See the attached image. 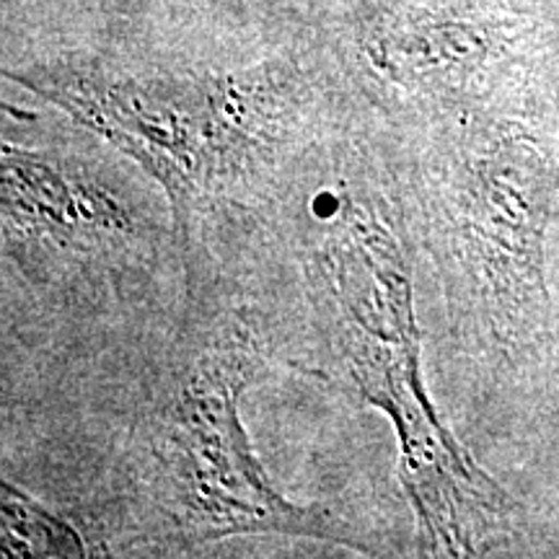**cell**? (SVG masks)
<instances>
[{
  "instance_id": "6da1fadb",
  "label": "cell",
  "mask_w": 559,
  "mask_h": 559,
  "mask_svg": "<svg viewBox=\"0 0 559 559\" xmlns=\"http://www.w3.org/2000/svg\"><path fill=\"white\" fill-rule=\"evenodd\" d=\"M257 368L249 334L230 330L160 381L135 432L140 542L190 549L288 534L360 547L330 515L280 495L251 453L239 402Z\"/></svg>"
},
{
  "instance_id": "7a4b0ae2",
  "label": "cell",
  "mask_w": 559,
  "mask_h": 559,
  "mask_svg": "<svg viewBox=\"0 0 559 559\" xmlns=\"http://www.w3.org/2000/svg\"><path fill=\"white\" fill-rule=\"evenodd\" d=\"M342 347L362 396L386 412L402 449V481L430 549L472 547V502L487 479L438 423L423 381L412 285L400 241L379 215L342 207L324 243Z\"/></svg>"
},
{
  "instance_id": "3957f363",
  "label": "cell",
  "mask_w": 559,
  "mask_h": 559,
  "mask_svg": "<svg viewBox=\"0 0 559 559\" xmlns=\"http://www.w3.org/2000/svg\"><path fill=\"white\" fill-rule=\"evenodd\" d=\"M432 226L498 332H519L547 300L544 228L551 171L523 140L456 151L430 181Z\"/></svg>"
},
{
  "instance_id": "277c9868",
  "label": "cell",
  "mask_w": 559,
  "mask_h": 559,
  "mask_svg": "<svg viewBox=\"0 0 559 559\" xmlns=\"http://www.w3.org/2000/svg\"><path fill=\"white\" fill-rule=\"evenodd\" d=\"M62 104L164 187L185 234L210 202L272 156L267 124L241 107L164 104L135 91L70 94Z\"/></svg>"
},
{
  "instance_id": "5b68a950",
  "label": "cell",
  "mask_w": 559,
  "mask_h": 559,
  "mask_svg": "<svg viewBox=\"0 0 559 559\" xmlns=\"http://www.w3.org/2000/svg\"><path fill=\"white\" fill-rule=\"evenodd\" d=\"M135 215L86 171L45 151L3 145L5 236L73 254L122 247Z\"/></svg>"
},
{
  "instance_id": "8992f818",
  "label": "cell",
  "mask_w": 559,
  "mask_h": 559,
  "mask_svg": "<svg viewBox=\"0 0 559 559\" xmlns=\"http://www.w3.org/2000/svg\"><path fill=\"white\" fill-rule=\"evenodd\" d=\"M68 523L3 481V557H86Z\"/></svg>"
}]
</instances>
